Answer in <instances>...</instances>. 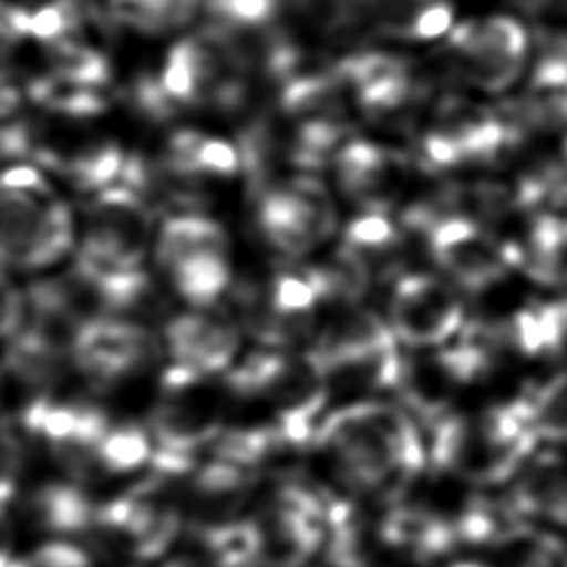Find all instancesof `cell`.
I'll use <instances>...</instances> for the list:
<instances>
[{"instance_id": "cell-13", "label": "cell", "mask_w": 567, "mask_h": 567, "mask_svg": "<svg viewBox=\"0 0 567 567\" xmlns=\"http://www.w3.org/2000/svg\"><path fill=\"white\" fill-rule=\"evenodd\" d=\"M261 565L301 567L328 540V498L306 485H281L252 518Z\"/></svg>"}, {"instance_id": "cell-21", "label": "cell", "mask_w": 567, "mask_h": 567, "mask_svg": "<svg viewBox=\"0 0 567 567\" xmlns=\"http://www.w3.org/2000/svg\"><path fill=\"white\" fill-rule=\"evenodd\" d=\"M29 153H33L40 164L60 173L73 188L91 195L115 186V182L122 179L128 162L117 144L102 137H82L75 142L64 140L60 144H31Z\"/></svg>"}, {"instance_id": "cell-7", "label": "cell", "mask_w": 567, "mask_h": 567, "mask_svg": "<svg viewBox=\"0 0 567 567\" xmlns=\"http://www.w3.org/2000/svg\"><path fill=\"white\" fill-rule=\"evenodd\" d=\"M153 246L171 286L193 308H210L230 288L228 237L215 219L195 213L168 217Z\"/></svg>"}, {"instance_id": "cell-1", "label": "cell", "mask_w": 567, "mask_h": 567, "mask_svg": "<svg viewBox=\"0 0 567 567\" xmlns=\"http://www.w3.org/2000/svg\"><path fill=\"white\" fill-rule=\"evenodd\" d=\"M315 441L346 485L383 498L399 496L430 458L408 412L385 401H357L330 412Z\"/></svg>"}, {"instance_id": "cell-20", "label": "cell", "mask_w": 567, "mask_h": 567, "mask_svg": "<svg viewBox=\"0 0 567 567\" xmlns=\"http://www.w3.org/2000/svg\"><path fill=\"white\" fill-rule=\"evenodd\" d=\"M334 73L359 106L374 117L399 111L416 95V80L408 60L392 53L368 51L350 55Z\"/></svg>"}, {"instance_id": "cell-11", "label": "cell", "mask_w": 567, "mask_h": 567, "mask_svg": "<svg viewBox=\"0 0 567 567\" xmlns=\"http://www.w3.org/2000/svg\"><path fill=\"white\" fill-rule=\"evenodd\" d=\"M257 221L275 250L303 257L334 235L337 206L319 179L292 175L264 190Z\"/></svg>"}, {"instance_id": "cell-31", "label": "cell", "mask_w": 567, "mask_h": 567, "mask_svg": "<svg viewBox=\"0 0 567 567\" xmlns=\"http://www.w3.org/2000/svg\"><path fill=\"white\" fill-rule=\"evenodd\" d=\"M202 0H109L111 16L144 35H164L190 24Z\"/></svg>"}, {"instance_id": "cell-10", "label": "cell", "mask_w": 567, "mask_h": 567, "mask_svg": "<svg viewBox=\"0 0 567 567\" xmlns=\"http://www.w3.org/2000/svg\"><path fill=\"white\" fill-rule=\"evenodd\" d=\"M445 53L461 80L485 93H501L523 75L529 35L509 16L465 20L447 33Z\"/></svg>"}, {"instance_id": "cell-37", "label": "cell", "mask_w": 567, "mask_h": 567, "mask_svg": "<svg viewBox=\"0 0 567 567\" xmlns=\"http://www.w3.org/2000/svg\"><path fill=\"white\" fill-rule=\"evenodd\" d=\"M523 401L540 439L567 441V372L547 379Z\"/></svg>"}, {"instance_id": "cell-39", "label": "cell", "mask_w": 567, "mask_h": 567, "mask_svg": "<svg viewBox=\"0 0 567 567\" xmlns=\"http://www.w3.org/2000/svg\"><path fill=\"white\" fill-rule=\"evenodd\" d=\"M29 560L31 567H91V560L84 554V549L64 540L38 547Z\"/></svg>"}, {"instance_id": "cell-8", "label": "cell", "mask_w": 567, "mask_h": 567, "mask_svg": "<svg viewBox=\"0 0 567 567\" xmlns=\"http://www.w3.org/2000/svg\"><path fill=\"white\" fill-rule=\"evenodd\" d=\"M80 261L111 272H137L151 248V213L144 197L115 184L95 193L78 233Z\"/></svg>"}, {"instance_id": "cell-25", "label": "cell", "mask_w": 567, "mask_h": 567, "mask_svg": "<svg viewBox=\"0 0 567 567\" xmlns=\"http://www.w3.org/2000/svg\"><path fill=\"white\" fill-rule=\"evenodd\" d=\"M252 470L217 458L195 465L188 481V496L204 518L199 525H217L233 520L252 489Z\"/></svg>"}, {"instance_id": "cell-29", "label": "cell", "mask_w": 567, "mask_h": 567, "mask_svg": "<svg viewBox=\"0 0 567 567\" xmlns=\"http://www.w3.org/2000/svg\"><path fill=\"white\" fill-rule=\"evenodd\" d=\"M509 501L525 518L540 516L567 527V470L551 461L532 467L514 487Z\"/></svg>"}, {"instance_id": "cell-16", "label": "cell", "mask_w": 567, "mask_h": 567, "mask_svg": "<svg viewBox=\"0 0 567 567\" xmlns=\"http://www.w3.org/2000/svg\"><path fill=\"white\" fill-rule=\"evenodd\" d=\"M319 301L308 272H275L239 290V315L259 343L284 348L312 328Z\"/></svg>"}, {"instance_id": "cell-34", "label": "cell", "mask_w": 567, "mask_h": 567, "mask_svg": "<svg viewBox=\"0 0 567 567\" xmlns=\"http://www.w3.org/2000/svg\"><path fill=\"white\" fill-rule=\"evenodd\" d=\"M44 47L49 73L97 89L109 82V62L91 44L80 42L78 38H66Z\"/></svg>"}, {"instance_id": "cell-15", "label": "cell", "mask_w": 567, "mask_h": 567, "mask_svg": "<svg viewBox=\"0 0 567 567\" xmlns=\"http://www.w3.org/2000/svg\"><path fill=\"white\" fill-rule=\"evenodd\" d=\"M427 248L456 288L483 290L505 277L516 261L514 244L496 241L478 221L465 215L432 217L425 226Z\"/></svg>"}, {"instance_id": "cell-14", "label": "cell", "mask_w": 567, "mask_h": 567, "mask_svg": "<svg viewBox=\"0 0 567 567\" xmlns=\"http://www.w3.org/2000/svg\"><path fill=\"white\" fill-rule=\"evenodd\" d=\"M463 319L465 310L456 286L439 275H403L390 292L388 323L403 346L441 348L456 337Z\"/></svg>"}, {"instance_id": "cell-28", "label": "cell", "mask_w": 567, "mask_h": 567, "mask_svg": "<svg viewBox=\"0 0 567 567\" xmlns=\"http://www.w3.org/2000/svg\"><path fill=\"white\" fill-rule=\"evenodd\" d=\"M518 264L540 284L567 281V219L540 215L532 221L525 244L516 246Z\"/></svg>"}, {"instance_id": "cell-36", "label": "cell", "mask_w": 567, "mask_h": 567, "mask_svg": "<svg viewBox=\"0 0 567 567\" xmlns=\"http://www.w3.org/2000/svg\"><path fill=\"white\" fill-rule=\"evenodd\" d=\"M399 244V233L394 224L379 210H368L365 215L352 219L343 233V248L350 250L368 270L377 261H385Z\"/></svg>"}, {"instance_id": "cell-2", "label": "cell", "mask_w": 567, "mask_h": 567, "mask_svg": "<svg viewBox=\"0 0 567 567\" xmlns=\"http://www.w3.org/2000/svg\"><path fill=\"white\" fill-rule=\"evenodd\" d=\"M538 432L523 399L476 416L443 414L432 423L430 461L436 470L476 481L503 483L532 456Z\"/></svg>"}, {"instance_id": "cell-23", "label": "cell", "mask_w": 567, "mask_h": 567, "mask_svg": "<svg viewBox=\"0 0 567 567\" xmlns=\"http://www.w3.org/2000/svg\"><path fill=\"white\" fill-rule=\"evenodd\" d=\"M377 529L381 543L416 563H432L461 543L454 520L416 505L392 507Z\"/></svg>"}, {"instance_id": "cell-9", "label": "cell", "mask_w": 567, "mask_h": 567, "mask_svg": "<svg viewBox=\"0 0 567 567\" xmlns=\"http://www.w3.org/2000/svg\"><path fill=\"white\" fill-rule=\"evenodd\" d=\"M157 82L177 111L235 109L246 95V69L208 31L175 42L157 71Z\"/></svg>"}, {"instance_id": "cell-6", "label": "cell", "mask_w": 567, "mask_h": 567, "mask_svg": "<svg viewBox=\"0 0 567 567\" xmlns=\"http://www.w3.org/2000/svg\"><path fill=\"white\" fill-rule=\"evenodd\" d=\"M208 379L166 368L162 399L148 421L153 467L159 476H182L195 470V456L221 434L217 399L204 388Z\"/></svg>"}, {"instance_id": "cell-26", "label": "cell", "mask_w": 567, "mask_h": 567, "mask_svg": "<svg viewBox=\"0 0 567 567\" xmlns=\"http://www.w3.org/2000/svg\"><path fill=\"white\" fill-rule=\"evenodd\" d=\"M454 527L458 540L467 545H507L529 534L527 518L509 498L494 501L485 496L472 498L454 518Z\"/></svg>"}, {"instance_id": "cell-27", "label": "cell", "mask_w": 567, "mask_h": 567, "mask_svg": "<svg viewBox=\"0 0 567 567\" xmlns=\"http://www.w3.org/2000/svg\"><path fill=\"white\" fill-rule=\"evenodd\" d=\"M24 512L38 529L71 534L91 529L97 507L71 483H47L27 498Z\"/></svg>"}, {"instance_id": "cell-38", "label": "cell", "mask_w": 567, "mask_h": 567, "mask_svg": "<svg viewBox=\"0 0 567 567\" xmlns=\"http://www.w3.org/2000/svg\"><path fill=\"white\" fill-rule=\"evenodd\" d=\"M512 567H567V545L551 534H527Z\"/></svg>"}, {"instance_id": "cell-18", "label": "cell", "mask_w": 567, "mask_h": 567, "mask_svg": "<svg viewBox=\"0 0 567 567\" xmlns=\"http://www.w3.org/2000/svg\"><path fill=\"white\" fill-rule=\"evenodd\" d=\"M69 352L89 383L109 390L146 368L155 339L128 317H93L78 326Z\"/></svg>"}, {"instance_id": "cell-22", "label": "cell", "mask_w": 567, "mask_h": 567, "mask_svg": "<svg viewBox=\"0 0 567 567\" xmlns=\"http://www.w3.org/2000/svg\"><path fill=\"white\" fill-rule=\"evenodd\" d=\"M332 162L341 190L370 210L396 193L405 173V162L396 153L363 140L343 144Z\"/></svg>"}, {"instance_id": "cell-32", "label": "cell", "mask_w": 567, "mask_h": 567, "mask_svg": "<svg viewBox=\"0 0 567 567\" xmlns=\"http://www.w3.org/2000/svg\"><path fill=\"white\" fill-rule=\"evenodd\" d=\"M29 95L47 111L64 117H91L106 109V97L97 86L64 80L53 73L31 82Z\"/></svg>"}, {"instance_id": "cell-24", "label": "cell", "mask_w": 567, "mask_h": 567, "mask_svg": "<svg viewBox=\"0 0 567 567\" xmlns=\"http://www.w3.org/2000/svg\"><path fill=\"white\" fill-rule=\"evenodd\" d=\"M241 151L228 140L179 128L175 131L164 146L162 168L168 179L193 182L202 177H230L239 171Z\"/></svg>"}, {"instance_id": "cell-19", "label": "cell", "mask_w": 567, "mask_h": 567, "mask_svg": "<svg viewBox=\"0 0 567 567\" xmlns=\"http://www.w3.org/2000/svg\"><path fill=\"white\" fill-rule=\"evenodd\" d=\"M164 346L168 368L208 379L235 365L239 332L228 317L210 308H193L166 323Z\"/></svg>"}, {"instance_id": "cell-30", "label": "cell", "mask_w": 567, "mask_h": 567, "mask_svg": "<svg viewBox=\"0 0 567 567\" xmlns=\"http://www.w3.org/2000/svg\"><path fill=\"white\" fill-rule=\"evenodd\" d=\"M197 543L208 567H259L261 547L252 520H226L199 525Z\"/></svg>"}, {"instance_id": "cell-40", "label": "cell", "mask_w": 567, "mask_h": 567, "mask_svg": "<svg viewBox=\"0 0 567 567\" xmlns=\"http://www.w3.org/2000/svg\"><path fill=\"white\" fill-rule=\"evenodd\" d=\"M547 184L549 193H554L558 202L567 204V140L560 146L558 159L547 171Z\"/></svg>"}, {"instance_id": "cell-4", "label": "cell", "mask_w": 567, "mask_h": 567, "mask_svg": "<svg viewBox=\"0 0 567 567\" xmlns=\"http://www.w3.org/2000/svg\"><path fill=\"white\" fill-rule=\"evenodd\" d=\"M226 385L241 399H257L275 408V425L286 445L317 439L328 383L317 363L277 350L252 352L226 374Z\"/></svg>"}, {"instance_id": "cell-12", "label": "cell", "mask_w": 567, "mask_h": 567, "mask_svg": "<svg viewBox=\"0 0 567 567\" xmlns=\"http://www.w3.org/2000/svg\"><path fill=\"white\" fill-rule=\"evenodd\" d=\"M179 507L159 483L151 481L97 507L91 529L104 547L131 558L162 556L179 532Z\"/></svg>"}, {"instance_id": "cell-17", "label": "cell", "mask_w": 567, "mask_h": 567, "mask_svg": "<svg viewBox=\"0 0 567 567\" xmlns=\"http://www.w3.org/2000/svg\"><path fill=\"white\" fill-rule=\"evenodd\" d=\"M514 140V128L496 111L452 97L421 140V155L432 168H454L496 157Z\"/></svg>"}, {"instance_id": "cell-33", "label": "cell", "mask_w": 567, "mask_h": 567, "mask_svg": "<svg viewBox=\"0 0 567 567\" xmlns=\"http://www.w3.org/2000/svg\"><path fill=\"white\" fill-rule=\"evenodd\" d=\"M284 0H206L215 35L237 38L272 29Z\"/></svg>"}, {"instance_id": "cell-41", "label": "cell", "mask_w": 567, "mask_h": 567, "mask_svg": "<svg viewBox=\"0 0 567 567\" xmlns=\"http://www.w3.org/2000/svg\"><path fill=\"white\" fill-rule=\"evenodd\" d=\"M452 567H483V565H476V563H458V565H452Z\"/></svg>"}, {"instance_id": "cell-35", "label": "cell", "mask_w": 567, "mask_h": 567, "mask_svg": "<svg viewBox=\"0 0 567 567\" xmlns=\"http://www.w3.org/2000/svg\"><path fill=\"white\" fill-rule=\"evenodd\" d=\"M153 461V439L137 425L111 427L97 450V474H126Z\"/></svg>"}, {"instance_id": "cell-5", "label": "cell", "mask_w": 567, "mask_h": 567, "mask_svg": "<svg viewBox=\"0 0 567 567\" xmlns=\"http://www.w3.org/2000/svg\"><path fill=\"white\" fill-rule=\"evenodd\" d=\"M310 359L328 385L383 390L399 385L403 359L388 319L365 308L337 310L319 330Z\"/></svg>"}, {"instance_id": "cell-3", "label": "cell", "mask_w": 567, "mask_h": 567, "mask_svg": "<svg viewBox=\"0 0 567 567\" xmlns=\"http://www.w3.org/2000/svg\"><path fill=\"white\" fill-rule=\"evenodd\" d=\"M0 217L2 261L11 270H44L75 241L71 210L44 173L31 164H13L4 171Z\"/></svg>"}]
</instances>
